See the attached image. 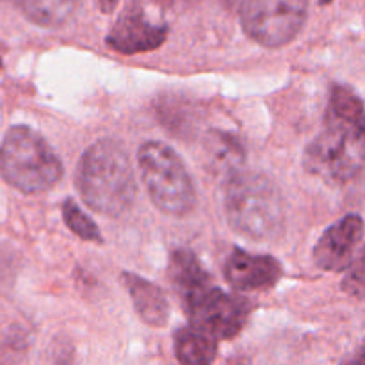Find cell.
Instances as JSON below:
<instances>
[{"mask_svg": "<svg viewBox=\"0 0 365 365\" xmlns=\"http://www.w3.org/2000/svg\"><path fill=\"white\" fill-rule=\"evenodd\" d=\"M209 170L228 180L242 171L246 163V152L235 135L223 130H210L203 141Z\"/></svg>", "mask_w": 365, "mask_h": 365, "instance_id": "7c38bea8", "label": "cell"}, {"mask_svg": "<svg viewBox=\"0 0 365 365\" xmlns=\"http://www.w3.org/2000/svg\"><path fill=\"white\" fill-rule=\"evenodd\" d=\"M173 349L182 365H212L217 356V341L200 328L185 327L175 331Z\"/></svg>", "mask_w": 365, "mask_h": 365, "instance_id": "5bb4252c", "label": "cell"}, {"mask_svg": "<svg viewBox=\"0 0 365 365\" xmlns=\"http://www.w3.org/2000/svg\"><path fill=\"white\" fill-rule=\"evenodd\" d=\"M138 159L143 182L157 209L168 216H187L196 205V191L175 150L164 143L146 141Z\"/></svg>", "mask_w": 365, "mask_h": 365, "instance_id": "277c9868", "label": "cell"}, {"mask_svg": "<svg viewBox=\"0 0 365 365\" xmlns=\"http://www.w3.org/2000/svg\"><path fill=\"white\" fill-rule=\"evenodd\" d=\"M331 0H319V4H323V6H327V4H330Z\"/></svg>", "mask_w": 365, "mask_h": 365, "instance_id": "603a6c76", "label": "cell"}, {"mask_svg": "<svg viewBox=\"0 0 365 365\" xmlns=\"http://www.w3.org/2000/svg\"><path fill=\"white\" fill-rule=\"evenodd\" d=\"M342 289L349 296L365 298V250L353 262L346 267V277L342 280Z\"/></svg>", "mask_w": 365, "mask_h": 365, "instance_id": "ac0fdd59", "label": "cell"}, {"mask_svg": "<svg viewBox=\"0 0 365 365\" xmlns=\"http://www.w3.org/2000/svg\"><path fill=\"white\" fill-rule=\"evenodd\" d=\"M75 182L86 205L109 217L127 212L138 192L130 157L113 139H102L86 150Z\"/></svg>", "mask_w": 365, "mask_h": 365, "instance_id": "6da1fadb", "label": "cell"}, {"mask_svg": "<svg viewBox=\"0 0 365 365\" xmlns=\"http://www.w3.org/2000/svg\"><path fill=\"white\" fill-rule=\"evenodd\" d=\"M121 280L130 294L138 316L150 327H164L170 317V305L164 292L155 284L134 273H123Z\"/></svg>", "mask_w": 365, "mask_h": 365, "instance_id": "8fae6325", "label": "cell"}, {"mask_svg": "<svg viewBox=\"0 0 365 365\" xmlns=\"http://www.w3.org/2000/svg\"><path fill=\"white\" fill-rule=\"evenodd\" d=\"M342 365H365V341L360 344V348L356 349L355 355Z\"/></svg>", "mask_w": 365, "mask_h": 365, "instance_id": "d6986e66", "label": "cell"}, {"mask_svg": "<svg viewBox=\"0 0 365 365\" xmlns=\"http://www.w3.org/2000/svg\"><path fill=\"white\" fill-rule=\"evenodd\" d=\"M63 220L66 227L73 232L77 237L84 239V241L102 242V234H100L98 227L95 221L73 202V200H64L63 203Z\"/></svg>", "mask_w": 365, "mask_h": 365, "instance_id": "e0dca14e", "label": "cell"}, {"mask_svg": "<svg viewBox=\"0 0 365 365\" xmlns=\"http://www.w3.org/2000/svg\"><path fill=\"white\" fill-rule=\"evenodd\" d=\"M0 175L24 195L52 189L63 177V164L52 146L36 130L16 125L0 145Z\"/></svg>", "mask_w": 365, "mask_h": 365, "instance_id": "3957f363", "label": "cell"}, {"mask_svg": "<svg viewBox=\"0 0 365 365\" xmlns=\"http://www.w3.org/2000/svg\"><path fill=\"white\" fill-rule=\"evenodd\" d=\"M163 2H170V4H175V2H191V0H163Z\"/></svg>", "mask_w": 365, "mask_h": 365, "instance_id": "7402d4cb", "label": "cell"}, {"mask_svg": "<svg viewBox=\"0 0 365 365\" xmlns=\"http://www.w3.org/2000/svg\"><path fill=\"white\" fill-rule=\"evenodd\" d=\"M27 20L41 27H59L73 16L78 0H14Z\"/></svg>", "mask_w": 365, "mask_h": 365, "instance_id": "9a60e30c", "label": "cell"}, {"mask_svg": "<svg viewBox=\"0 0 365 365\" xmlns=\"http://www.w3.org/2000/svg\"><path fill=\"white\" fill-rule=\"evenodd\" d=\"M170 278L180 298L189 299L203 289L210 287L209 273L203 269L198 257L191 250H175L170 257Z\"/></svg>", "mask_w": 365, "mask_h": 365, "instance_id": "4fadbf2b", "label": "cell"}, {"mask_svg": "<svg viewBox=\"0 0 365 365\" xmlns=\"http://www.w3.org/2000/svg\"><path fill=\"white\" fill-rule=\"evenodd\" d=\"M184 303L191 327L212 335L216 341H228L241 334L252 312V303L248 299L228 294L214 285L191 296Z\"/></svg>", "mask_w": 365, "mask_h": 365, "instance_id": "52a82bcc", "label": "cell"}, {"mask_svg": "<svg viewBox=\"0 0 365 365\" xmlns=\"http://www.w3.org/2000/svg\"><path fill=\"white\" fill-rule=\"evenodd\" d=\"M362 239V217L348 214L323 232L314 246V262L324 271H344L355 259Z\"/></svg>", "mask_w": 365, "mask_h": 365, "instance_id": "9c48e42d", "label": "cell"}, {"mask_svg": "<svg viewBox=\"0 0 365 365\" xmlns=\"http://www.w3.org/2000/svg\"><path fill=\"white\" fill-rule=\"evenodd\" d=\"M102 13H113L120 0H95Z\"/></svg>", "mask_w": 365, "mask_h": 365, "instance_id": "ffe728a7", "label": "cell"}, {"mask_svg": "<svg viewBox=\"0 0 365 365\" xmlns=\"http://www.w3.org/2000/svg\"><path fill=\"white\" fill-rule=\"evenodd\" d=\"M221 2H223L227 7H230V9H239L245 0H221Z\"/></svg>", "mask_w": 365, "mask_h": 365, "instance_id": "44dd1931", "label": "cell"}, {"mask_svg": "<svg viewBox=\"0 0 365 365\" xmlns=\"http://www.w3.org/2000/svg\"><path fill=\"white\" fill-rule=\"evenodd\" d=\"M166 25L150 20L141 7L132 6L121 13V16L109 31L107 46L118 53L132 56V53L152 52L159 48L166 41Z\"/></svg>", "mask_w": 365, "mask_h": 365, "instance_id": "ba28073f", "label": "cell"}, {"mask_svg": "<svg viewBox=\"0 0 365 365\" xmlns=\"http://www.w3.org/2000/svg\"><path fill=\"white\" fill-rule=\"evenodd\" d=\"M362 135H364V143H365V121H364V127H362Z\"/></svg>", "mask_w": 365, "mask_h": 365, "instance_id": "cb8c5ba5", "label": "cell"}, {"mask_svg": "<svg viewBox=\"0 0 365 365\" xmlns=\"http://www.w3.org/2000/svg\"><path fill=\"white\" fill-rule=\"evenodd\" d=\"M362 127L327 121L324 130L307 148V171L328 182L355 178L362 171L365 160Z\"/></svg>", "mask_w": 365, "mask_h": 365, "instance_id": "5b68a950", "label": "cell"}, {"mask_svg": "<svg viewBox=\"0 0 365 365\" xmlns=\"http://www.w3.org/2000/svg\"><path fill=\"white\" fill-rule=\"evenodd\" d=\"M225 216L237 234L253 241H271L282 235L285 205L280 189L267 175L239 171L227 180Z\"/></svg>", "mask_w": 365, "mask_h": 365, "instance_id": "7a4b0ae2", "label": "cell"}, {"mask_svg": "<svg viewBox=\"0 0 365 365\" xmlns=\"http://www.w3.org/2000/svg\"><path fill=\"white\" fill-rule=\"evenodd\" d=\"M246 34L267 48H280L302 32L309 0H245L239 7Z\"/></svg>", "mask_w": 365, "mask_h": 365, "instance_id": "8992f818", "label": "cell"}, {"mask_svg": "<svg viewBox=\"0 0 365 365\" xmlns=\"http://www.w3.org/2000/svg\"><path fill=\"white\" fill-rule=\"evenodd\" d=\"M365 120L364 103L355 93L346 86H335L331 89L330 103L327 110V121H337L344 125L362 127Z\"/></svg>", "mask_w": 365, "mask_h": 365, "instance_id": "2e32d148", "label": "cell"}, {"mask_svg": "<svg viewBox=\"0 0 365 365\" xmlns=\"http://www.w3.org/2000/svg\"><path fill=\"white\" fill-rule=\"evenodd\" d=\"M282 264L269 255H253L235 248L225 264V277L237 291H260L269 289L280 280Z\"/></svg>", "mask_w": 365, "mask_h": 365, "instance_id": "30bf717a", "label": "cell"}]
</instances>
